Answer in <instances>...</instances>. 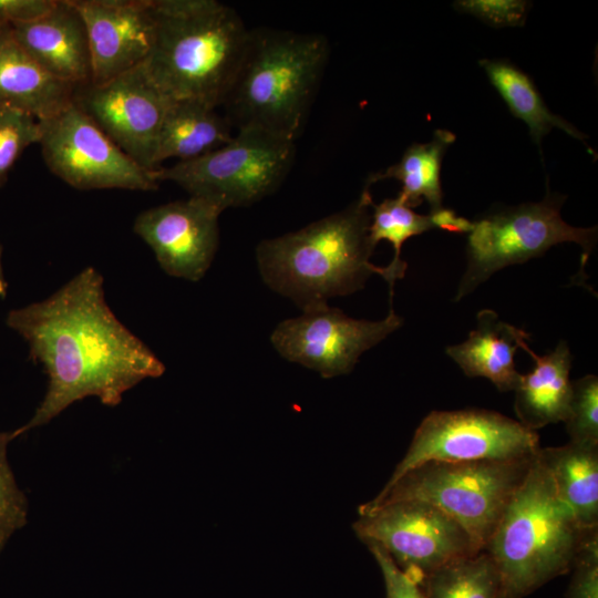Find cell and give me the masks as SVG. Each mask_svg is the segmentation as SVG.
Returning a JSON list of instances; mask_svg holds the SVG:
<instances>
[{
	"label": "cell",
	"mask_w": 598,
	"mask_h": 598,
	"mask_svg": "<svg viewBox=\"0 0 598 598\" xmlns=\"http://www.w3.org/2000/svg\"><path fill=\"white\" fill-rule=\"evenodd\" d=\"M221 213L213 203L189 196L140 213L133 229L166 274L198 281L216 255Z\"/></svg>",
	"instance_id": "5bb4252c"
},
{
	"label": "cell",
	"mask_w": 598,
	"mask_h": 598,
	"mask_svg": "<svg viewBox=\"0 0 598 598\" xmlns=\"http://www.w3.org/2000/svg\"><path fill=\"white\" fill-rule=\"evenodd\" d=\"M588 530L536 455L484 548L498 569L503 598H523L570 571Z\"/></svg>",
	"instance_id": "5b68a950"
},
{
	"label": "cell",
	"mask_w": 598,
	"mask_h": 598,
	"mask_svg": "<svg viewBox=\"0 0 598 598\" xmlns=\"http://www.w3.org/2000/svg\"><path fill=\"white\" fill-rule=\"evenodd\" d=\"M455 141V135L439 128L427 143L411 145L400 161L383 172L371 174L367 188L379 181L394 178L401 182L402 188L398 197L410 208L426 200L430 212L441 209L443 190L441 187L442 159L447 147Z\"/></svg>",
	"instance_id": "7402d4cb"
},
{
	"label": "cell",
	"mask_w": 598,
	"mask_h": 598,
	"mask_svg": "<svg viewBox=\"0 0 598 598\" xmlns=\"http://www.w3.org/2000/svg\"><path fill=\"white\" fill-rule=\"evenodd\" d=\"M39 122L45 165L73 188L148 192L159 187L153 172L126 155L74 103Z\"/></svg>",
	"instance_id": "8fae6325"
},
{
	"label": "cell",
	"mask_w": 598,
	"mask_h": 598,
	"mask_svg": "<svg viewBox=\"0 0 598 598\" xmlns=\"http://www.w3.org/2000/svg\"><path fill=\"white\" fill-rule=\"evenodd\" d=\"M6 323L28 343L48 375L45 395L16 437L47 424L72 403L96 396L115 406L165 365L109 307L103 277L86 267L50 297L9 311Z\"/></svg>",
	"instance_id": "6da1fadb"
},
{
	"label": "cell",
	"mask_w": 598,
	"mask_h": 598,
	"mask_svg": "<svg viewBox=\"0 0 598 598\" xmlns=\"http://www.w3.org/2000/svg\"><path fill=\"white\" fill-rule=\"evenodd\" d=\"M530 2L522 0H462L453 7L476 17L494 28L522 27L525 24Z\"/></svg>",
	"instance_id": "f1b7e54d"
},
{
	"label": "cell",
	"mask_w": 598,
	"mask_h": 598,
	"mask_svg": "<svg viewBox=\"0 0 598 598\" xmlns=\"http://www.w3.org/2000/svg\"><path fill=\"white\" fill-rule=\"evenodd\" d=\"M156 20L146 70L174 100L220 107L244 56L250 30L215 0H152Z\"/></svg>",
	"instance_id": "277c9868"
},
{
	"label": "cell",
	"mask_w": 598,
	"mask_h": 598,
	"mask_svg": "<svg viewBox=\"0 0 598 598\" xmlns=\"http://www.w3.org/2000/svg\"><path fill=\"white\" fill-rule=\"evenodd\" d=\"M569 442L598 445V378L594 374L571 381V394L564 420Z\"/></svg>",
	"instance_id": "484cf974"
},
{
	"label": "cell",
	"mask_w": 598,
	"mask_h": 598,
	"mask_svg": "<svg viewBox=\"0 0 598 598\" xmlns=\"http://www.w3.org/2000/svg\"><path fill=\"white\" fill-rule=\"evenodd\" d=\"M365 544L382 571L386 598H426L421 586L401 570L380 545L373 542Z\"/></svg>",
	"instance_id": "4dcf8cb0"
},
{
	"label": "cell",
	"mask_w": 598,
	"mask_h": 598,
	"mask_svg": "<svg viewBox=\"0 0 598 598\" xmlns=\"http://www.w3.org/2000/svg\"><path fill=\"white\" fill-rule=\"evenodd\" d=\"M13 431L0 432V553L13 533L27 523L28 503L18 487L7 458Z\"/></svg>",
	"instance_id": "83f0119b"
},
{
	"label": "cell",
	"mask_w": 598,
	"mask_h": 598,
	"mask_svg": "<svg viewBox=\"0 0 598 598\" xmlns=\"http://www.w3.org/2000/svg\"><path fill=\"white\" fill-rule=\"evenodd\" d=\"M218 107L199 100H172L158 134L155 163L206 155L233 138V126Z\"/></svg>",
	"instance_id": "ffe728a7"
},
{
	"label": "cell",
	"mask_w": 598,
	"mask_h": 598,
	"mask_svg": "<svg viewBox=\"0 0 598 598\" xmlns=\"http://www.w3.org/2000/svg\"><path fill=\"white\" fill-rule=\"evenodd\" d=\"M293 157L295 143L241 130L221 147L195 159L162 165L153 176L158 183L174 182L189 196L210 202L224 212L272 194L290 171Z\"/></svg>",
	"instance_id": "ba28073f"
},
{
	"label": "cell",
	"mask_w": 598,
	"mask_h": 598,
	"mask_svg": "<svg viewBox=\"0 0 598 598\" xmlns=\"http://www.w3.org/2000/svg\"><path fill=\"white\" fill-rule=\"evenodd\" d=\"M402 326L392 306L379 321L353 319L328 305L280 322L271 343L281 357L323 378L349 373L359 357Z\"/></svg>",
	"instance_id": "4fadbf2b"
},
{
	"label": "cell",
	"mask_w": 598,
	"mask_h": 598,
	"mask_svg": "<svg viewBox=\"0 0 598 598\" xmlns=\"http://www.w3.org/2000/svg\"><path fill=\"white\" fill-rule=\"evenodd\" d=\"M40 122L34 116L10 107H0V188L22 152L39 143Z\"/></svg>",
	"instance_id": "4316f807"
},
{
	"label": "cell",
	"mask_w": 598,
	"mask_h": 598,
	"mask_svg": "<svg viewBox=\"0 0 598 598\" xmlns=\"http://www.w3.org/2000/svg\"><path fill=\"white\" fill-rule=\"evenodd\" d=\"M566 196L547 190L543 200L507 207L473 221L467 240V267L455 301L494 272L543 256L555 245L573 241L582 249L579 274L597 241V227H574L561 218Z\"/></svg>",
	"instance_id": "52a82bcc"
},
{
	"label": "cell",
	"mask_w": 598,
	"mask_h": 598,
	"mask_svg": "<svg viewBox=\"0 0 598 598\" xmlns=\"http://www.w3.org/2000/svg\"><path fill=\"white\" fill-rule=\"evenodd\" d=\"M87 30L92 82L101 84L144 63L153 48L152 0H74Z\"/></svg>",
	"instance_id": "9a60e30c"
},
{
	"label": "cell",
	"mask_w": 598,
	"mask_h": 598,
	"mask_svg": "<svg viewBox=\"0 0 598 598\" xmlns=\"http://www.w3.org/2000/svg\"><path fill=\"white\" fill-rule=\"evenodd\" d=\"M372 204L364 188L343 210L262 240L256 258L265 283L302 311L362 289L372 274H380V267L370 262L375 247L369 236Z\"/></svg>",
	"instance_id": "3957f363"
},
{
	"label": "cell",
	"mask_w": 598,
	"mask_h": 598,
	"mask_svg": "<svg viewBox=\"0 0 598 598\" xmlns=\"http://www.w3.org/2000/svg\"><path fill=\"white\" fill-rule=\"evenodd\" d=\"M530 336L498 318L489 309L477 313V326L468 338L446 348V353L465 375L488 379L499 391H514L520 373L515 365V353Z\"/></svg>",
	"instance_id": "ac0fdd59"
},
{
	"label": "cell",
	"mask_w": 598,
	"mask_h": 598,
	"mask_svg": "<svg viewBox=\"0 0 598 598\" xmlns=\"http://www.w3.org/2000/svg\"><path fill=\"white\" fill-rule=\"evenodd\" d=\"M535 456L506 461L425 462L385 485L364 505L398 499L427 502L455 519L484 549Z\"/></svg>",
	"instance_id": "8992f818"
},
{
	"label": "cell",
	"mask_w": 598,
	"mask_h": 598,
	"mask_svg": "<svg viewBox=\"0 0 598 598\" xmlns=\"http://www.w3.org/2000/svg\"><path fill=\"white\" fill-rule=\"evenodd\" d=\"M571 569L566 598H598V528L587 532Z\"/></svg>",
	"instance_id": "f546056e"
},
{
	"label": "cell",
	"mask_w": 598,
	"mask_h": 598,
	"mask_svg": "<svg viewBox=\"0 0 598 598\" xmlns=\"http://www.w3.org/2000/svg\"><path fill=\"white\" fill-rule=\"evenodd\" d=\"M421 588L426 598H503L498 569L484 549L437 568Z\"/></svg>",
	"instance_id": "d4e9b609"
},
{
	"label": "cell",
	"mask_w": 598,
	"mask_h": 598,
	"mask_svg": "<svg viewBox=\"0 0 598 598\" xmlns=\"http://www.w3.org/2000/svg\"><path fill=\"white\" fill-rule=\"evenodd\" d=\"M539 437L518 421L483 409L433 411L416 429L412 442L385 485L430 461L471 462L535 456Z\"/></svg>",
	"instance_id": "30bf717a"
},
{
	"label": "cell",
	"mask_w": 598,
	"mask_h": 598,
	"mask_svg": "<svg viewBox=\"0 0 598 598\" xmlns=\"http://www.w3.org/2000/svg\"><path fill=\"white\" fill-rule=\"evenodd\" d=\"M172 100L142 63L104 83L76 86L73 103L134 162L155 172L158 134Z\"/></svg>",
	"instance_id": "7c38bea8"
},
{
	"label": "cell",
	"mask_w": 598,
	"mask_h": 598,
	"mask_svg": "<svg viewBox=\"0 0 598 598\" xmlns=\"http://www.w3.org/2000/svg\"><path fill=\"white\" fill-rule=\"evenodd\" d=\"M457 218L452 209L442 207L430 212L429 215L415 213L399 197L386 198L382 203L372 204V215L369 226V236L375 246L385 239L393 245L394 255L391 262L380 267V276L389 283L390 300L393 297V286L396 279L404 277L408 264L401 259V248L404 241L433 228L453 231Z\"/></svg>",
	"instance_id": "cb8c5ba5"
},
{
	"label": "cell",
	"mask_w": 598,
	"mask_h": 598,
	"mask_svg": "<svg viewBox=\"0 0 598 598\" xmlns=\"http://www.w3.org/2000/svg\"><path fill=\"white\" fill-rule=\"evenodd\" d=\"M522 349L533 358L535 368L520 375L514 390L518 422L532 431L564 422L571 394L573 358L567 342L560 341L544 355H537L527 343Z\"/></svg>",
	"instance_id": "d6986e66"
},
{
	"label": "cell",
	"mask_w": 598,
	"mask_h": 598,
	"mask_svg": "<svg viewBox=\"0 0 598 598\" xmlns=\"http://www.w3.org/2000/svg\"><path fill=\"white\" fill-rule=\"evenodd\" d=\"M56 0H0V25H14L47 14Z\"/></svg>",
	"instance_id": "1f68e13d"
},
{
	"label": "cell",
	"mask_w": 598,
	"mask_h": 598,
	"mask_svg": "<svg viewBox=\"0 0 598 598\" xmlns=\"http://www.w3.org/2000/svg\"><path fill=\"white\" fill-rule=\"evenodd\" d=\"M2 247L0 245V298L4 299L8 291V283L4 278L2 261H1Z\"/></svg>",
	"instance_id": "d6a6232c"
},
{
	"label": "cell",
	"mask_w": 598,
	"mask_h": 598,
	"mask_svg": "<svg viewBox=\"0 0 598 598\" xmlns=\"http://www.w3.org/2000/svg\"><path fill=\"white\" fill-rule=\"evenodd\" d=\"M353 528L364 543L380 545L420 586L443 565L483 548L455 519L420 499L361 505Z\"/></svg>",
	"instance_id": "9c48e42d"
},
{
	"label": "cell",
	"mask_w": 598,
	"mask_h": 598,
	"mask_svg": "<svg viewBox=\"0 0 598 598\" xmlns=\"http://www.w3.org/2000/svg\"><path fill=\"white\" fill-rule=\"evenodd\" d=\"M558 497L582 529L598 528V445L568 442L539 448Z\"/></svg>",
	"instance_id": "44dd1931"
},
{
	"label": "cell",
	"mask_w": 598,
	"mask_h": 598,
	"mask_svg": "<svg viewBox=\"0 0 598 598\" xmlns=\"http://www.w3.org/2000/svg\"><path fill=\"white\" fill-rule=\"evenodd\" d=\"M75 89L41 68L16 41L11 25H0V107L45 120L73 103Z\"/></svg>",
	"instance_id": "e0dca14e"
},
{
	"label": "cell",
	"mask_w": 598,
	"mask_h": 598,
	"mask_svg": "<svg viewBox=\"0 0 598 598\" xmlns=\"http://www.w3.org/2000/svg\"><path fill=\"white\" fill-rule=\"evenodd\" d=\"M478 64L511 113L528 126L536 145L540 146L544 136L554 127L585 143L586 135L549 111L533 80L520 69L506 60L483 59Z\"/></svg>",
	"instance_id": "603a6c76"
},
{
	"label": "cell",
	"mask_w": 598,
	"mask_h": 598,
	"mask_svg": "<svg viewBox=\"0 0 598 598\" xmlns=\"http://www.w3.org/2000/svg\"><path fill=\"white\" fill-rule=\"evenodd\" d=\"M329 44L319 33L256 29L221 104L233 128L295 143L308 120Z\"/></svg>",
	"instance_id": "7a4b0ae2"
},
{
	"label": "cell",
	"mask_w": 598,
	"mask_h": 598,
	"mask_svg": "<svg viewBox=\"0 0 598 598\" xmlns=\"http://www.w3.org/2000/svg\"><path fill=\"white\" fill-rule=\"evenodd\" d=\"M20 47L55 79L79 86L92 82L85 21L74 0H56L43 17L11 25Z\"/></svg>",
	"instance_id": "2e32d148"
}]
</instances>
